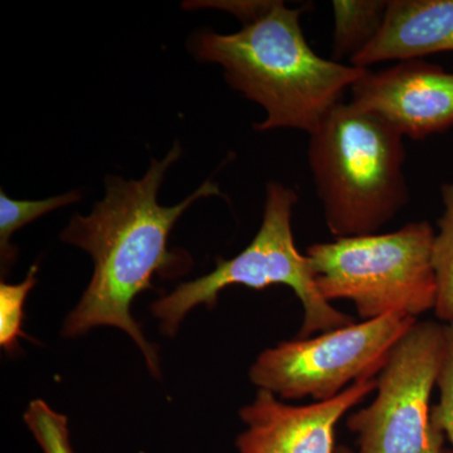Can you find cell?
<instances>
[{"label":"cell","instance_id":"5b68a950","mask_svg":"<svg viewBox=\"0 0 453 453\" xmlns=\"http://www.w3.org/2000/svg\"><path fill=\"white\" fill-rule=\"evenodd\" d=\"M434 226L408 223L390 234L335 238L306 249L315 282L327 303L349 300L363 321L390 312L417 316L434 310Z\"/></svg>","mask_w":453,"mask_h":453},{"label":"cell","instance_id":"7a4b0ae2","mask_svg":"<svg viewBox=\"0 0 453 453\" xmlns=\"http://www.w3.org/2000/svg\"><path fill=\"white\" fill-rule=\"evenodd\" d=\"M305 11L268 0L240 31H204L193 38L196 58L219 65L232 88L264 107L266 119L256 130L310 135L368 70L316 55L301 28Z\"/></svg>","mask_w":453,"mask_h":453},{"label":"cell","instance_id":"52a82bcc","mask_svg":"<svg viewBox=\"0 0 453 453\" xmlns=\"http://www.w3.org/2000/svg\"><path fill=\"white\" fill-rule=\"evenodd\" d=\"M445 353V325L417 321L390 350L377 396L349 416L357 453H443L445 434L431 422L432 390Z\"/></svg>","mask_w":453,"mask_h":453},{"label":"cell","instance_id":"5bb4252c","mask_svg":"<svg viewBox=\"0 0 453 453\" xmlns=\"http://www.w3.org/2000/svg\"><path fill=\"white\" fill-rule=\"evenodd\" d=\"M38 266H32L28 275L19 283L0 285V344L8 353L18 349V340L26 336L22 324L25 303L32 288L37 285Z\"/></svg>","mask_w":453,"mask_h":453},{"label":"cell","instance_id":"277c9868","mask_svg":"<svg viewBox=\"0 0 453 453\" xmlns=\"http://www.w3.org/2000/svg\"><path fill=\"white\" fill-rule=\"evenodd\" d=\"M297 201L299 196L292 188L271 181L266 188L264 219L252 242L234 258H217L216 268L208 275L181 283L151 305L162 332L174 336L193 309L199 305L216 308L220 292L234 285L255 290L288 286L303 303L300 339L354 324L351 316L339 311L321 296L309 258L295 244L292 211Z\"/></svg>","mask_w":453,"mask_h":453},{"label":"cell","instance_id":"7c38bea8","mask_svg":"<svg viewBox=\"0 0 453 453\" xmlns=\"http://www.w3.org/2000/svg\"><path fill=\"white\" fill-rule=\"evenodd\" d=\"M80 198L81 196L77 190L41 201H18L5 195L4 190L0 192V257L3 276L9 273L17 258L16 249L11 243L12 235L33 220L41 219L50 211L73 204Z\"/></svg>","mask_w":453,"mask_h":453},{"label":"cell","instance_id":"ac0fdd59","mask_svg":"<svg viewBox=\"0 0 453 453\" xmlns=\"http://www.w3.org/2000/svg\"><path fill=\"white\" fill-rule=\"evenodd\" d=\"M443 453H452V452L447 451V449H443Z\"/></svg>","mask_w":453,"mask_h":453},{"label":"cell","instance_id":"3957f363","mask_svg":"<svg viewBox=\"0 0 453 453\" xmlns=\"http://www.w3.org/2000/svg\"><path fill=\"white\" fill-rule=\"evenodd\" d=\"M403 139L351 103L338 104L310 134V170L334 237L380 234L408 204Z\"/></svg>","mask_w":453,"mask_h":453},{"label":"cell","instance_id":"8992f818","mask_svg":"<svg viewBox=\"0 0 453 453\" xmlns=\"http://www.w3.org/2000/svg\"><path fill=\"white\" fill-rule=\"evenodd\" d=\"M417 319L390 312L315 338L286 340L253 363L250 380L281 399L329 401L360 380L380 374L390 350Z\"/></svg>","mask_w":453,"mask_h":453},{"label":"cell","instance_id":"8fae6325","mask_svg":"<svg viewBox=\"0 0 453 453\" xmlns=\"http://www.w3.org/2000/svg\"><path fill=\"white\" fill-rule=\"evenodd\" d=\"M333 61L354 58L380 33L386 18V0H334Z\"/></svg>","mask_w":453,"mask_h":453},{"label":"cell","instance_id":"6da1fadb","mask_svg":"<svg viewBox=\"0 0 453 453\" xmlns=\"http://www.w3.org/2000/svg\"><path fill=\"white\" fill-rule=\"evenodd\" d=\"M180 157V145L175 144L164 159H151L138 180L107 178L105 196L88 216H73L61 234L64 242L88 252L94 261V275L65 318L62 335L77 338L97 326L120 329L138 345L149 372L157 380L162 377L157 349L131 315V303L140 292L153 288L154 275L175 277L189 270L188 253L170 251V232L193 203L222 196L219 187L208 180L179 204H160L157 193L164 178Z\"/></svg>","mask_w":453,"mask_h":453},{"label":"cell","instance_id":"2e32d148","mask_svg":"<svg viewBox=\"0 0 453 453\" xmlns=\"http://www.w3.org/2000/svg\"><path fill=\"white\" fill-rule=\"evenodd\" d=\"M440 402L431 410V422L453 447V321L445 325V353L438 374Z\"/></svg>","mask_w":453,"mask_h":453},{"label":"cell","instance_id":"ba28073f","mask_svg":"<svg viewBox=\"0 0 453 453\" xmlns=\"http://www.w3.org/2000/svg\"><path fill=\"white\" fill-rule=\"evenodd\" d=\"M351 104L421 140L453 127V73L423 59L366 73L351 86Z\"/></svg>","mask_w":453,"mask_h":453},{"label":"cell","instance_id":"30bf717a","mask_svg":"<svg viewBox=\"0 0 453 453\" xmlns=\"http://www.w3.org/2000/svg\"><path fill=\"white\" fill-rule=\"evenodd\" d=\"M453 52V0H389L380 33L350 65L408 61Z\"/></svg>","mask_w":453,"mask_h":453},{"label":"cell","instance_id":"e0dca14e","mask_svg":"<svg viewBox=\"0 0 453 453\" xmlns=\"http://www.w3.org/2000/svg\"><path fill=\"white\" fill-rule=\"evenodd\" d=\"M335 453H356L351 451L350 449H348V447L345 446H340L338 449H335Z\"/></svg>","mask_w":453,"mask_h":453},{"label":"cell","instance_id":"9c48e42d","mask_svg":"<svg viewBox=\"0 0 453 453\" xmlns=\"http://www.w3.org/2000/svg\"><path fill=\"white\" fill-rule=\"evenodd\" d=\"M374 390L377 378L357 381L329 401L290 405L258 389L240 411L246 431L235 441L238 453H335L336 425Z\"/></svg>","mask_w":453,"mask_h":453},{"label":"cell","instance_id":"9a60e30c","mask_svg":"<svg viewBox=\"0 0 453 453\" xmlns=\"http://www.w3.org/2000/svg\"><path fill=\"white\" fill-rule=\"evenodd\" d=\"M25 423L43 453H74L68 418L42 399H35L25 412Z\"/></svg>","mask_w":453,"mask_h":453},{"label":"cell","instance_id":"4fadbf2b","mask_svg":"<svg viewBox=\"0 0 453 453\" xmlns=\"http://www.w3.org/2000/svg\"><path fill=\"white\" fill-rule=\"evenodd\" d=\"M442 217L438 220V234L432 244V265L437 281L434 312L447 324L453 321V181L441 187Z\"/></svg>","mask_w":453,"mask_h":453}]
</instances>
